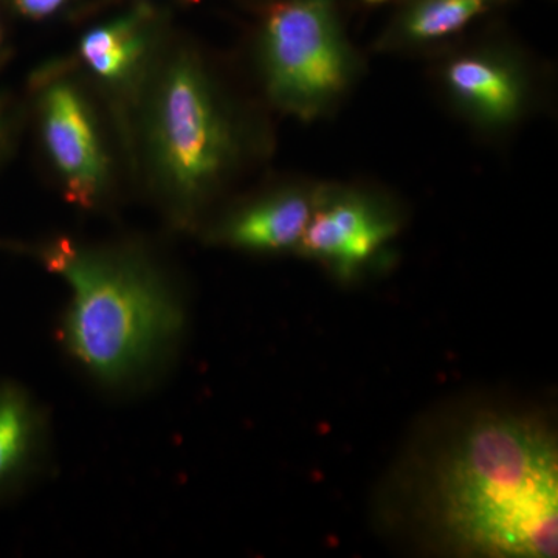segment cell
I'll return each instance as SVG.
<instances>
[{"instance_id": "obj_1", "label": "cell", "mask_w": 558, "mask_h": 558, "mask_svg": "<svg viewBox=\"0 0 558 558\" xmlns=\"http://www.w3.org/2000/svg\"><path fill=\"white\" fill-rule=\"evenodd\" d=\"M436 506L447 537L464 553L556 557V436L526 417L490 414L478 418L444 461Z\"/></svg>"}, {"instance_id": "obj_2", "label": "cell", "mask_w": 558, "mask_h": 558, "mask_svg": "<svg viewBox=\"0 0 558 558\" xmlns=\"http://www.w3.org/2000/svg\"><path fill=\"white\" fill-rule=\"evenodd\" d=\"M38 255L69 286L60 339L92 379L110 388L137 384L174 349L185 314L178 293L143 253L58 240Z\"/></svg>"}, {"instance_id": "obj_3", "label": "cell", "mask_w": 558, "mask_h": 558, "mask_svg": "<svg viewBox=\"0 0 558 558\" xmlns=\"http://www.w3.org/2000/svg\"><path fill=\"white\" fill-rule=\"evenodd\" d=\"M154 179L175 218L189 220L229 174L238 137L197 58L180 53L160 70L145 116Z\"/></svg>"}, {"instance_id": "obj_4", "label": "cell", "mask_w": 558, "mask_h": 558, "mask_svg": "<svg viewBox=\"0 0 558 558\" xmlns=\"http://www.w3.org/2000/svg\"><path fill=\"white\" fill-rule=\"evenodd\" d=\"M259 53L271 100L301 119L328 109L354 73L333 0L279 3L267 16Z\"/></svg>"}, {"instance_id": "obj_5", "label": "cell", "mask_w": 558, "mask_h": 558, "mask_svg": "<svg viewBox=\"0 0 558 558\" xmlns=\"http://www.w3.org/2000/svg\"><path fill=\"white\" fill-rule=\"evenodd\" d=\"M40 123L47 154L70 202L92 208L109 178L106 156L90 106L78 87L57 81L40 100Z\"/></svg>"}, {"instance_id": "obj_6", "label": "cell", "mask_w": 558, "mask_h": 558, "mask_svg": "<svg viewBox=\"0 0 558 558\" xmlns=\"http://www.w3.org/2000/svg\"><path fill=\"white\" fill-rule=\"evenodd\" d=\"M396 229L391 216L365 196H318L296 250L348 277L373 258Z\"/></svg>"}, {"instance_id": "obj_7", "label": "cell", "mask_w": 558, "mask_h": 558, "mask_svg": "<svg viewBox=\"0 0 558 558\" xmlns=\"http://www.w3.org/2000/svg\"><path fill=\"white\" fill-rule=\"evenodd\" d=\"M446 83L454 100L483 123H509L523 106V80L512 64L495 54L454 58L447 65Z\"/></svg>"}, {"instance_id": "obj_8", "label": "cell", "mask_w": 558, "mask_h": 558, "mask_svg": "<svg viewBox=\"0 0 558 558\" xmlns=\"http://www.w3.org/2000/svg\"><path fill=\"white\" fill-rule=\"evenodd\" d=\"M46 424L36 400L16 380H0V502L25 486L39 465Z\"/></svg>"}, {"instance_id": "obj_9", "label": "cell", "mask_w": 558, "mask_h": 558, "mask_svg": "<svg viewBox=\"0 0 558 558\" xmlns=\"http://www.w3.org/2000/svg\"><path fill=\"white\" fill-rule=\"evenodd\" d=\"M317 196L288 190L248 205L222 227V238L234 247L281 252L299 247Z\"/></svg>"}, {"instance_id": "obj_10", "label": "cell", "mask_w": 558, "mask_h": 558, "mask_svg": "<svg viewBox=\"0 0 558 558\" xmlns=\"http://www.w3.org/2000/svg\"><path fill=\"white\" fill-rule=\"evenodd\" d=\"M145 35L137 22L121 20L92 28L80 40V57L98 78L121 83L142 61Z\"/></svg>"}, {"instance_id": "obj_11", "label": "cell", "mask_w": 558, "mask_h": 558, "mask_svg": "<svg viewBox=\"0 0 558 558\" xmlns=\"http://www.w3.org/2000/svg\"><path fill=\"white\" fill-rule=\"evenodd\" d=\"M505 0H411L392 25V39L428 43L462 27Z\"/></svg>"}, {"instance_id": "obj_12", "label": "cell", "mask_w": 558, "mask_h": 558, "mask_svg": "<svg viewBox=\"0 0 558 558\" xmlns=\"http://www.w3.org/2000/svg\"><path fill=\"white\" fill-rule=\"evenodd\" d=\"M14 3L25 16L44 20L57 13L64 5L65 0H14Z\"/></svg>"}, {"instance_id": "obj_13", "label": "cell", "mask_w": 558, "mask_h": 558, "mask_svg": "<svg viewBox=\"0 0 558 558\" xmlns=\"http://www.w3.org/2000/svg\"><path fill=\"white\" fill-rule=\"evenodd\" d=\"M366 3H384L388 2V0H365Z\"/></svg>"}]
</instances>
